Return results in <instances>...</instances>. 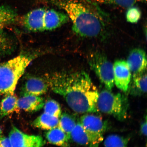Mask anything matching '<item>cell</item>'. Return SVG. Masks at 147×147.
I'll list each match as a JSON object with an SVG mask.
<instances>
[{
    "instance_id": "cell-1",
    "label": "cell",
    "mask_w": 147,
    "mask_h": 147,
    "mask_svg": "<svg viewBox=\"0 0 147 147\" xmlns=\"http://www.w3.org/2000/svg\"><path fill=\"white\" fill-rule=\"evenodd\" d=\"M46 80L51 90L63 97L73 111L82 114L98 112V90L85 71L55 73L47 75Z\"/></svg>"
},
{
    "instance_id": "cell-27",
    "label": "cell",
    "mask_w": 147,
    "mask_h": 147,
    "mask_svg": "<svg viewBox=\"0 0 147 147\" xmlns=\"http://www.w3.org/2000/svg\"><path fill=\"white\" fill-rule=\"evenodd\" d=\"M147 117L146 115L144 121L141 123L140 127V131L141 134L146 137L147 136Z\"/></svg>"
},
{
    "instance_id": "cell-22",
    "label": "cell",
    "mask_w": 147,
    "mask_h": 147,
    "mask_svg": "<svg viewBox=\"0 0 147 147\" xmlns=\"http://www.w3.org/2000/svg\"><path fill=\"white\" fill-rule=\"evenodd\" d=\"M101 4L117 5L123 8H129L134 6L136 3L145 2L146 0H93Z\"/></svg>"
},
{
    "instance_id": "cell-24",
    "label": "cell",
    "mask_w": 147,
    "mask_h": 147,
    "mask_svg": "<svg viewBox=\"0 0 147 147\" xmlns=\"http://www.w3.org/2000/svg\"><path fill=\"white\" fill-rule=\"evenodd\" d=\"M12 42L3 30H0V55L8 53L12 47Z\"/></svg>"
},
{
    "instance_id": "cell-6",
    "label": "cell",
    "mask_w": 147,
    "mask_h": 147,
    "mask_svg": "<svg viewBox=\"0 0 147 147\" xmlns=\"http://www.w3.org/2000/svg\"><path fill=\"white\" fill-rule=\"evenodd\" d=\"M90 64L107 90L111 91L114 85L113 64L105 56L100 53L93 55Z\"/></svg>"
},
{
    "instance_id": "cell-10",
    "label": "cell",
    "mask_w": 147,
    "mask_h": 147,
    "mask_svg": "<svg viewBox=\"0 0 147 147\" xmlns=\"http://www.w3.org/2000/svg\"><path fill=\"white\" fill-rule=\"evenodd\" d=\"M126 62L133 74L144 72L147 67L146 53L141 49H134L129 54Z\"/></svg>"
},
{
    "instance_id": "cell-8",
    "label": "cell",
    "mask_w": 147,
    "mask_h": 147,
    "mask_svg": "<svg viewBox=\"0 0 147 147\" xmlns=\"http://www.w3.org/2000/svg\"><path fill=\"white\" fill-rule=\"evenodd\" d=\"M114 84L121 91H128L131 78V72L126 61H116L113 65Z\"/></svg>"
},
{
    "instance_id": "cell-5",
    "label": "cell",
    "mask_w": 147,
    "mask_h": 147,
    "mask_svg": "<svg viewBox=\"0 0 147 147\" xmlns=\"http://www.w3.org/2000/svg\"><path fill=\"white\" fill-rule=\"evenodd\" d=\"M87 134L89 140V147H98L103 140V134L107 128V123L100 116L86 113L80 121Z\"/></svg>"
},
{
    "instance_id": "cell-19",
    "label": "cell",
    "mask_w": 147,
    "mask_h": 147,
    "mask_svg": "<svg viewBox=\"0 0 147 147\" xmlns=\"http://www.w3.org/2000/svg\"><path fill=\"white\" fill-rule=\"evenodd\" d=\"M79 145L88 146L89 145V137L80 121L76 123L71 131L70 139Z\"/></svg>"
},
{
    "instance_id": "cell-23",
    "label": "cell",
    "mask_w": 147,
    "mask_h": 147,
    "mask_svg": "<svg viewBox=\"0 0 147 147\" xmlns=\"http://www.w3.org/2000/svg\"><path fill=\"white\" fill-rule=\"evenodd\" d=\"M45 113L59 118L62 114L60 104L54 100H49L45 102L43 107Z\"/></svg>"
},
{
    "instance_id": "cell-28",
    "label": "cell",
    "mask_w": 147,
    "mask_h": 147,
    "mask_svg": "<svg viewBox=\"0 0 147 147\" xmlns=\"http://www.w3.org/2000/svg\"><path fill=\"white\" fill-rule=\"evenodd\" d=\"M2 133V131L1 129L0 128V136H1Z\"/></svg>"
},
{
    "instance_id": "cell-4",
    "label": "cell",
    "mask_w": 147,
    "mask_h": 147,
    "mask_svg": "<svg viewBox=\"0 0 147 147\" xmlns=\"http://www.w3.org/2000/svg\"><path fill=\"white\" fill-rule=\"evenodd\" d=\"M97 105L98 111L113 115L117 120L123 121L127 117L128 100L122 94L103 90L99 93Z\"/></svg>"
},
{
    "instance_id": "cell-2",
    "label": "cell",
    "mask_w": 147,
    "mask_h": 147,
    "mask_svg": "<svg viewBox=\"0 0 147 147\" xmlns=\"http://www.w3.org/2000/svg\"><path fill=\"white\" fill-rule=\"evenodd\" d=\"M61 9L72 23L74 32L86 38L96 37L105 29L102 20L90 8L78 0H50Z\"/></svg>"
},
{
    "instance_id": "cell-15",
    "label": "cell",
    "mask_w": 147,
    "mask_h": 147,
    "mask_svg": "<svg viewBox=\"0 0 147 147\" xmlns=\"http://www.w3.org/2000/svg\"><path fill=\"white\" fill-rule=\"evenodd\" d=\"M59 118L44 113L33 121L34 127L45 130H50L58 126Z\"/></svg>"
},
{
    "instance_id": "cell-21",
    "label": "cell",
    "mask_w": 147,
    "mask_h": 147,
    "mask_svg": "<svg viewBox=\"0 0 147 147\" xmlns=\"http://www.w3.org/2000/svg\"><path fill=\"white\" fill-rule=\"evenodd\" d=\"M129 137H123L116 134L108 136L105 140L104 147H127Z\"/></svg>"
},
{
    "instance_id": "cell-9",
    "label": "cell",
    "mask_w": 147,
    "mask_h": 147,
    "mask_svg": "<svg viewBox=\"0 0 147 147\" xmlns=\"http://www.w3.org/2000/svg\"><path fill=\"white\" fill-rule=\"evenodd\" d=\"M46 10L44 8H37L25 14L22 20L24 26L30 32L45 31L44 19Z\"/></svg>"
},
{
    "instance_id": "cell-11",
    "label": "cell",
    "mask_w": 147,
    "mask_h": 147,
    "mask_svg": "<svg viewBox=\"0 0 147 147\" xmlns=\"http://www.w3.org/2000/svg\"><path fill=\"white\" fill-rule=\"evenodd\" d=\"M69 18L65 13L54 9H46L44 16L45 30H52L67 22Z\"/></svg>"
},
{
    "instance_id": "cell-14",
    "label": "cell",
    "mask_w": 147,
    "mask_h": 147,
    "mask_svg": "<svg viewBox=\"0 0 147 147\" xmlns=\"http://www.w3.org/2000/svg\"><path fill=\"white\" fill-rule=\"evenodd\" d=\"M45 137L51 144L60 147H70L69 140L67 134L58 127L49 130L45 134Z\"/></svg>"
},
{
    "instance_id": "cell-13",
    "label": "cell",
    "mask_w": 147,
    "mask_h": 147,
    "mask_svg": "<svg viewBox=\"0 0 147 147\" xmlns=\"http://www.w3.org/2000/svg\"><path fill=\"white\" fill-rule=\"evenodd\" d=\"M44 98L39 96L31 95H22L18 99V109L29 113H34L43 107L45 104Z\"/></svg>"
},
{
    "instance_id": "cell-18",
    "label": "cell",
    "mask_w": 147,
    "mask_h": 147,
    "mask_svg": "<svg viewBox=\"0 0 147 147\" xmlns=\"http://www.w3.org/2000/svg\"><path fill=\"white\" fill-rule=\"evenodd\" d=\"M18 98L13 94L5 95L0 102V118H3L18 109Z\"/></svg>"
},
{
    "instance_id": "cell-25",
    "label": "cell",
    "mask_w": 147,
    "mask_h": 147,
    "mask_svg": "<svg viewBox=\"0 0 147 147\" xmlns=\"http://www.w3.org/2000/svg\"><path fill=\"white\" fill-rule=\"evenodd\" d=\"M141 12L137 7L132 6L128 8L126 14L127 21L131 23H136L140 20Z\"/></svg>"
},
{
    "instance_id": "cell-20",
    "label": "cell",
    "mask_w": 147,
    "mask_h": 147,
    "mask_svg": "<svg viewBox=\"0 0 147 147\" xmlns=\"http://www.w3.org/2000/svg\"><path fill=\"white\" fill-rule=\"evenodd\" d=\"M59 117L58 127L67 134L70 140L71 132L76 124V121L72 116L66 113L61 114Z\"/></svg>"
},
{
    "instance_id": "cell-16",
    "label": "cell",
    "mask_w": 147,
    "mask_h": 147,
    "mask_svg": "<svg viewBox=\"0 0 147 147\" xmlns=\"http://www.w3.org/2000/svg\"><path fill=\"white\" fill-rule=\"evenodd\" d=\"M131 94L140 95L146 93L147 92L146 71L133 74V83L130 88Z\"/></svg>"
},
{
    "instance_id": "cell-29",
    "label": "cell",
    "mask_w": 147,
    "mask_h": 147,
    "mask_svg": "<svg viewBox=\"0 0 147 147\" xmlns=\"http://www.w3.org/2000/svg\"><path fill=\"white\" fill-rule=\"evenodd\" d=\"M1 94H0V96H1Z\"/></svg>"
},
{
    "instance_id": "cell-17",
    "label": "cell",
    "mask_w": 147,
    "mask_h": 147,
    "mask_svg": "<svg viewBox=\"0 0 147 147\" xmlns=\"http://www.w3.org/2000/svg\"><path fill=\"white\" fill-rule=\"evenodd\" d=\"M18 14L14 9L8 5H0V30L14 23Z\"/></svg>"
},
{
    "instance_id": "cell-12",
    "label": "cell",
    "mask_w": 147,
    "mask_h": 147,
    "mask_svg": "<svg viewBox=\"0 0 147 147\" xmlns=\"http://www.w3.org/2000/svg\"><path fill=\"white\" fill-rule=\"evenodd\" d=\"M49 88L46 80L33 77L25 82L23 88L22 95H31L40 96L47 93Z\"/></svg>"
},
{
    "instance_id": "cell-7",
    "label": "cell",
    "mask_w": 147,
    "mask_h": 147,
    "mask_svg": "<svg viewBox=\"0 0 147 147\" xmlns=\"http://www.w3.org/2000/svg\"><path fill=\"white\" fill-rule=\"evenodd\" d=\"M9 138L12 147H43L45 144L41 136L25 134L15 126L11 129Z\"/></svg>"
},
{
    "instance_id": "cell-26",
    "label": "cell",
    "mask_w": 147,
    "mask_h": 147,
    "mask_svg": "<svg viewBox=\"0 0 147 147\" xmlns=\"http://www.w3.org/2000/svg\"><path fill=\"white\" fill-rule=\"evenodd\" d=\"M0 147H12L9 138L4 136H0Z\"/></svg>"
},
{
    "instance_id": "cell-3",
    "label": "cell",
    "mask_w": 147,
    "mask_h": 147,
    "mask_svg": "<svg viewBox=\"0 0 147 147\" xmlns=\"http://www.w3.org/2000/svg\"><path fill=\"white\" fill-rule=\"evenodd\" d=\"M34 57L19 55L0 64V94H13L18 81Z\"/></svg>"
}]
</instances>
